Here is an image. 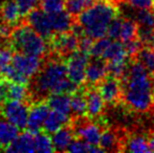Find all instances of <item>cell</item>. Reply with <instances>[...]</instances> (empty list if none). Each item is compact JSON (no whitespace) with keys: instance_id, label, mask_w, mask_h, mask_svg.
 <instances>
[{"instance_id":"603a6c76","label":"cell","mask_w":154,"mask_h":153,"mask_svg":"<svg viewBox=\"0 0 154 153\" xmlns=\"http://www.w3.org/2000/svg\"><path fill=\"white\" fill-rule=\"evenodd\" d=\"M0 16L2 18V21L10 25L16 24L19 21L20 17L22 16L17 5L15 0H8L3 3V5L0 8Z\"/></svg>"},{"instance_id":"ee69618b","label":"cell","mask_w":154,"mask_h":153,"mask_svg":"<svg viewBox=\"0 0 154 153\" xmlns=\"http://www.w3.org/2000/svg\"><path fill=\"white\" fill-rule=\"evenodd\" d=\"M149 46H151V47H153V48H154V37L152 38V40H151V42H150V44H149Z\"/></svg>"},{"instance_id":"7402d4cb","label":"cell","mask_w":154,"mask_h":153,"mask_svg":"<svg viewBox=\"0 0 154 153\" xmlns=\"http://www.w3.org/2000/svg\"><path fill=\"white\" fill-rule=\"evenodd\" d=\"M53 24L54 32L57 34L59 33H65V32L71 31V27L73 25V20L71 18V15L68 12L62 11L57 14L49 15Z\"/></svg>"},{"instance_id":"f1b7e54d","label":"cell","mask_w":154,"mask_h":153,"mask_svg":"<svg viewBox=\"0 0 154 153\" xmlns=\"http://www.w3.org/2000/svg\"><path fill=\"white\" fill-rule=\"evenodd\" d=\"M97 0H65V8L71 16H79Z\"/></svg>"},{"instance_id":"8fae6325","label":"cell","mask_w":154,"mask_h":153,"mask_svg":"<svg viewBox=\"0 0 154 153\" xmlns=\"http://www.w3.org/2000/svg\"><path fill=\"white\" fill-rule=\"evenodd\" d=\"M79 37L71 31L59 33L58 35L53 36L51 41V49L56 54L63 56H69L73 51L79 48Z\"/></svg>"},{"instance_id":"7c38bea8","label":"cell","mask_w":154,"mask_h":153,"mask_svg":"<svg viewBox=\"0 0 154 153\" xmlns=\"http://www.w3.org/2000/svg\"><path fill=\"white\" fill-rule=\"evenodd\" d=\"M12 65L18 70L20 74L26 78L36 76L40 72L41 61L40 57L32 55H25L22 53H17L13 55Z\"/></svg>"},{"instance_id":"8d00e7d4","label":"cell","mask_w":154,"mask_h":153,"mask_svg":"<svg viewBox=\"0 0 154 153\" xmlns=\"http://www.w3.org/2000/svg\"><path fill=\"white\" fill-rule=\"evenodd\" d=\"M135 10H150L154 8V0H121Z\"/></svg>"},{"instance_id":"7dc6e473","label":"cell","mask_w":154,"mask_h":153,"mask_svg":"<svg viewBox=\"0 0 154 153\" xmlns=\"http://www.w3.org/2000/svg\"><path fill=\"white\" fill-rule=\"evenodd\" d=\"M153 77H154V75H153Z\"/></svg>"},{"instance_id":"8992f818","label":"cell","mask_w":154,"mask_h":153,"mask_svg":"<svg viewBox=\"0 0 154 153\" xmlns=\"http://www.w3.org/2000/svg\"><path fill=\"white\" fill-rule=\"evenodd\" d=\"M29 112V110L27 108V105H25L23 101L8 100L3 105V109H2L3 118L10 121L20 130L26 129Z\"/></svg>"},{"instance_id":"d6986e66","label":"cell","mask_w":154,"mask_h":153,"mask_svg":"<svg viewBox=\"0 0 154 153\" xmlns=\"http://www.w3.org/2000/svg\"><path fill=\"white\" fill-rule=\"evenodd\" d=\"M20 129L8 121L5 118H0V148H5L18 136Z\"/></svg>"},{"instance_id":"e0dca14e","label":"cell","mask_w":154,"mask_h":153,"mask_svg":"<svg viewBox=\"0 0 154 153\" xmlns=\"http://www.w3.org/2000/svg\"><path fill=\"white\" fill-rule=\"evenodd\" d=\"M124 151L133 153H147L151 152L148 137L142 133H131L126 137Z\"/></svg>"},{"instance_id":"836d02e7","label":"cell","mask_w":154,"mask_h":153,"mask_svg":"<svg viewBox=\"0 0 154 153\" xmlns=\"http://www.w3.org/2000/svg\"><path fill=\"white\" fill-rule=\"evenodd\" d=\"M111 42H112V39H110L109 37H103V38L97 39L95 42H93L91 50H90V56L93 58H102L104 53L106 51V49L108 48V46H109Z\"/></svg>"},{"instance_id":"ac0fdd59","label":"cell","mask_w":154,"mask_h":153,"mask_svg":"<svg viewBox=\"0 0 154 153\" xmlns=\"http://www.w3.org/2000/svg\"><path fill=\"white\" fill-rule=\"evenodd\" d=\"M73 135H75L73 129H71L70 127L66 126V125L56 132H54L53 136H51V141H53L55 151H67L69 144L73 139Z\"/></svg>"},{"instance_id":"6da1fadb","label":"cell","mask_w":154,"mask_h":153,"mask_svg":"<svg viewBox=\"0 0 154 153\" xmlns=\"http://www.w3.org/2000/svg\"><path fill=\"white\" fill-rule=\"evenodd\" d=\"M122 102L130 110L147 112L154 107V77L135 59H130L120 79Z\"/></svg>"},{"instance_id":"5b68a950","label":"cell","mask_w":154,"mask_h":153,"mask_svg":"<svg viewBox=\"0 0 154 153\" xmlns=\"http://www.w3.org/2000/svg\"><path fill=\"white\" fill-rule=\"evenodd\" d=\"M89 54L78 49L67 57V77L79 86L86 81V66L89 62Z\"/></svg>"},{"instance_id":"74e56055","label":"cell","mask_w":154,"mask_h":153,"mask_svg":"<svg viewBox=\"0 0 154 153\" xmlns=\"http://www.w3.org/2000/svg\"><path fill=\"white\" fill-rule=\"evenodd\" d=\"M18 5L20 13L22 16L27 15L31 11L36 8L37 4H38L39 0H15Z\"/></svg>"},{"instance_id":"d6a6232c","label":"cell","mask_w":154,"mask_h":153,"mask_svg":"<svg viewBox=\"0 0 154 153\" xmlns=\"http://www.w3.org/2000/svg\"><path fill=\"white\" fill-rule=\"evenodd\" d=\"M41 8L48 15L57 14L65 8V0H40Z\"/></svg>"},{"instance_id":"d4e9b609","label":"cell","mask_w":154,"mask_h":153,"mask_svg":"<svg viewBox=\"0 0 154 153\" xmlns=\"http://www.w3.org/2000/svg\"><path fill=\"white\" fill-rule=\"evenodd\" d=\"M70 109L73 115L83 116L87 110V101L86 94L83 89H78L75 92L70 94Z\"/></svg>"},{"instance_id":"cb8c5ba5","label":"cell","mask_w":154,"mask_h":153,"mask_svg":"<svg viewBox=\"0 0 154 153\" xmlns=\"http://www.w3.org/2000/svg\"><path fill=\"white\" fill-rule=\"evenodd\" d=\"M104 60H106L107 62L111 61H125V60L129 59L127 53H126L125 46L122 41L118 40H112V42L110 43V45L108 46V48L106 49V51L103 55Z\"/></svg>"},{"instance_id":"83f0119b","label":"cell","mask_w":154,"mask_h":153,"mask_svg":"<svg viewBox=\"0 0 154 153\" xmlns=\"http://www.w3.org/2000/svg\"><path fill=\"white\" fill-rule=\"evenodd\" d=\"M135 10V8H134ZM138 27L154 31V8L150 10H135L133 18Z\"/></svg>"},{"instance_id":"9a60e30c","label":"cell","mask_w":154,"mask_h":153,"mask_svg":"<svg viewBox=\"0 0 154 153\" xmlns=\"http://www.w3.org/2000/svg\"><path fill=\"white\" fill-rule=\"evenodd\" d=\"M4 151L15 152V153H24L36 152L35 146V134L29 131L18 134V136L5 148Z\"/></svg>"},{"instance_id":"5bb4252c","label":"cell","mask_w":154,"mask_h":153,"mask_svg":"<svg viewBox=\"0 0 154 153\" xmlns=\"http://www.w3.org/2000/svg\"><path fill=\"white\" fill-rule=\"evenodd\" d=\"M108 75L107 61L103 58H93L86 66V81L89 84H99Z\"/></svg>"},{"instance_id":"ab89813d","label":"cell","mask_w":154,"mask_h":153,"mask_svg":"<svg viewBox=\"0 0 154 153\" xmlns=\"http://www.w3.org/2000/svg\"><path fill=\"white\" fill-rule=\"evenodd\" d=\"M8 92H10V80H0V106L3 107V105L10 100Z\"/></svg>"},{"instance_id":"2e32d148","label":"cell","mask_w":154,"mask_h":153,"mask_svg":"<svg viewBox=\"0 0 154 153\" xmlns=\"http://www.w3.org/2000/svg\"><path fill=\"white\" fill-rule=\"evenodd\" d=\"M86 101H87V113L88 118H95L102 115L105 107V101H104L102 94L100 93L97 88H89L85 91Z\"/></svg>"},{"instance_id":"44dd1931","label":"cell","mask_w":154,"mask_h":153,"mask_svg":"<svg viewBox=\"0 0 154 153\" xmlns=\"http://www.w3.org/2000/svg\"><path fill=\"white\" fill-rule=\"evenodd\" d=\"M47 104L53 110H57L66 115H70V94L51 93L47 99Z\"/></svg>"},{"instance_id":"277c9868","label":"cell","mask_w":154,"mask_h":153,"mask_svg":"<svg viewBox=\"0 0 154 153\" xmlns=\"http://www.w3.org/2000/svg\"><path fill=\"white\" fill-rule=\"evenodd\" d=\"M11 45L18 53L42 57L46 51V43L42 36L29 25L18 26L11 34Z\"/></svg>"},{"instance_id":"60d3db41","label":"cell","mask_w":154,"mask_h":153,"mask_svg":"<svg viewBox=\"0 0 154 153\" xmlns=\"http://www.w3.org/2000/svg\"><path fill=\"white\" fill-rule=\"evenodd\" d=\"M93 42H94V40H93L92 38H90L89 36H87V35L82 36V37H80L79 39V48L78 49H80V50L84 51V53H87L90 55V50H91Z\"/></svg>"},{"instance_id":"7bdbcfd3","label":"cell","mask_w":154,"mask_h":153,"mask_svg":"<svg viewBox=\"0 0 154 153\" xmlns=\"http://www.w3.org/2000/svg\"><path fill=\"white\" fill-rule=\"evenodd\" d=\"M148 142H149V146H150L151 152H154V131H151V132L149 133Z\"/></svg>"},{"instance_id":"ba28073f","label":"cell","mask_w":154,"mask_h":153,"mask_svg":"<svg viewBox=\"0 0 154 153\" xmlns=\"http://www.w3.org/2000/svg\"><path fill=\"white\" fill-rule=\"evenodd\" d=\"M82 118V116H80ZM103 124L101 122L93 123L89 120H79V123L73 128V132L78 135L81 139L85 141L90 145L99 146L100 139H101L102 132L104 130Z\"/></svg>"},{"instance_id":"4316f807","label":"cell","mask_w":154,"mask_h":153,"mask_svg":"<svg viewBox=\"0 0 154 153\" xmlns=\"http://www.w3.org/2000/svg\"><path fill=\"white\" fill-rule=\"evenodd\" d=\"M137 38V23L134 19L129 17H124L121 29L120 40L123 43L131 41Z\"/></svg>"},{"instance_id":"f35d334b","label":"cell","mask_w":154,"mask_h":153,"mask_svg":"<svg viewBox=\"0 0 154 153\" xmlns=\"http://www.w3.org/2000/svg\"><path fill=\"white\" fill-rule=\"evenodd\" d=\"M12 58L13 54L11 49L4 48L0 50V76H1L2 72L12 63Z\"/></svg>"},{"instance_id":"7a4b0ae2","label":"cell","mask_w":154,"mask_h":153,"mask_svg":"<svg viewBox=\"0 0 154 153\" xmlns=\"http://www.w3.org/2000/svg\"><path fill=\"white\" fill-rule=\"evenodd\" d=\"M119 15V6L114 0H97L78 16L85 35L93 40L107 35L108 25Z\"/></svg>"},{"instance_id":"f6af8a7d","label":"cell","mask_w":154,"mask_h":153,"mask_svg":"<svg viewBox=\"0 0 154 153\" xmlns=\"http://www.w3.org/2000/svg\"><path fill=\"white\" fill-rule=\"evenodd\" d=\"M114 1H116V3H119V2H120V1H121V0H114Z\"/></svg>"},{"instance_id":"4fadbf2b","label":"cell","mask_w":154,"mask_h":153,"mask_svg":"<svg viewBox=\"0 0 154 153\" xmlns=\"http://www.w3.org/2000/svg\"><path fill=\"white\" fill-rule=\"evenodd\" d=\"M49 111H51V107L48 106V104H45L43 102L37 103L35 106H32L29 112L26 125L27 131L34 133V134L38 133L43 127L45 118H47Z\"/></svg>"},{"instance_id":"d590c367","label":"cell","mask_w":154,"mask_h":153,"mask_svg":"<svg viewBox=\"0 0 154 153\" xmlns=\"http://www.w3.org/2000/svg\"><path fill=\"white\" fill-rule=\"evenodd\" d=\"M124 46H125L126 53H127L129 59H133V58L136 56V54L140 51V49L144 46V43H143L138 38H136L131 41L125 42L124 43Z\"/></svg>"},{"instance_id":"b9f144b4","label":"cell","mask_w":154,"mask_h":153,"mask_svg":"<svg viewBox=\"0 0 154 153\" xmlns=\"http://www.w3.org/2000/svg\"><path fill=\"white\" fill-rule=\"evenodd\" d=\"M12 29H11V25L5 22H0V37L1 38H10L11 34H12Z\"/></svg>"},{"instance_id":"1f68e13d","label":"cell","mask_w":154,"mask_h":153,"mask_svg":"<svg viewBox=\"0 0 154 153\" xmlns=\"http://www.w3.org/2000/svg\"><path fill=\"white\" fill-rule=\"evenodd\" d=\"M27 96H29V91H27L26 85L10 81V92H8L10 100L23 101L27 98Z\"/></svg>"},{"instance_id":"30bf717a","label":"cell","mask_w":154,"mask_h":153,"mask_svg":"<svg viewBox=\"0 0 154 153\" xmlns=\"http://www.w3.org/2000/svg\"><path fill=\"white\" fill-rule=\"evenodd\" d=\"M97 86V89L106 104L116 105L122 102V86L118 78L108 75V77L104 78Z\"/></svg>"},{"instance_id":"3957f363","label":"cell","mask_w":154,"mask_h":153,"mask_svg":"<svg viewBox=\"0 0 154 153\" xmlns=\"http://www.w3.org/2000/svg\"><path fill=\"white\" fill-rule=\"evenodd\" d=\"M66 78H68L66 63L53 60L37 74L35 80V90L38 96L58 93L60 86Z\"/></svg>"},{"instance_id":"484cf974","label":"cell","mask_w":154,"mask_h":153,"mask_svg":"<svg viewBox=\"0 0 154 153\" xmlns=\"http://www.w3.org/2000/svg\"><path fill=\"white\" fill-rule=\"evenodd\" d=\"M142 63L150 75H154V48L149 45H144L133 58Z\"/></svg>"},{"instance_id":"bcb514c9","label":"cell","mask_w":154,"mask_h":153,"mask_svg":"<svg viewBox=\"0 0 154 153\" xmlns=\"http://www.w3.org/2000/svg\"><path fill=\"white\" fill-rule=\"evenodd\" d=\"M0 50H1V43H0Z\"/></svg>"},{"instance_id":"f546056e","label":"cell","mask_w":154,"mask_h":153,"mask_svg":"<svg viewBox=\"0 0 154 153\" xmlns=\"http://www.w3.org/2000/svg\"><path fill=\"white\" fill-rule=\"evenodd\" d=\"M67 151L71 153H83V152H88V153H99L103 152V150L95 145H90V144L86 143L83 139H72L71 143L69 144Z\"/></svg>"},{"instance_id":"52a82bcc","label":"cell","mask_w":154,"mask_h":153,"mask_svg":"<svg viewBox=\"0 0 154 153\" xmlns=\"http://www.w3.org/2000/svg\"><path fill=\"white\" fill-rule=\"evenodd\" d=\"M126 130L119 128H105L100 139L99 147L103 152H124Z\"/></svg>"},{"instance_id":"9c48e42d","label":"cell","mask_w":154,"mask_h":153,"mask_svg":"<svg viewBox=\"0 0 154 153\" xmlns=\"http://www.w3.org/2000/svg\"><path fill=\"white\" fill-rule=\"evenodd\" d=\"M27 22L29 25L34 29L35 32L42 36L44 39H49L54 36L55 32L53 29V24H51V17L47 13L44 11L37 10L34 8L32 11L27 14Z\"/></svg>"},{"instance_id":"4dcf8cb0","label":"cell","mask_w":154,"mask_h":153,"mask_svg":"<svg viewBox=\"0 0 154 153\" xmlns=\"http://www.w3.org/2000/svg\"><path fill=\"white\" fill-rule=\"evenodd\" d=\"M35 146H36V152L49 153L55 151L51 137L46 132L43 133L39 131L35 134Z\"/></svg>"},{"instance_id":"ffe728a7","label":"cell","mask_w":154,"mask_h":153,"mask_svg":"<svg viewBox=\"0 0 154 153\" xmlns=\"http://www.w3.org/2000/svg\"><path fill=\"white\" fill-rule=\"evenodd\" d=\"M69 122V115H66L64 113L57 110L51 109L47 118H45V122L43 124V129L46 133L53 134L60 128L67 124Z\"/></svg>"},{"instance_id":"e575fe53","label":"cell","mask_w":154,"mask_h":153,"mask_svg":"<svg viewBox=\"0 0 154 153\" xmlns=\"http://www.w3.org/2000/svg\"><path fill=\"white\" fill-rule=\"evenodd\" d=\"M122 22H123V17L119 16V15L111 20V22L108 25V29H107V36L110 39H112V40H119L120 39Z\"/></svg>"}]
</instances>
